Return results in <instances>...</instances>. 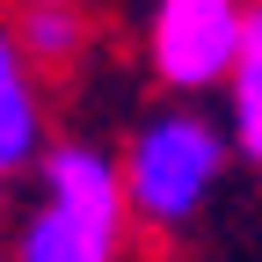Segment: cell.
Masks as SVG:
<instances>
[{
    "instance_id": "1",
    "label": "cell",
    "mask_w": 262,
    "mask_h": 262,
    "mask_svg": "<svg viewBox=\"0 0 262 262\" xmlns=\"http://www.w3.org/2000/svg\"><path fill=\"white\" fill-rule=\"evenodd\" d=\"M37 204H29L15 255L22 262H117L131 248V211H124V175L102 146L88 139H44L37 160Z\"/></svg>"
},
{
    "instance_id": "2",
    "label": "cell",
    "mask_w": 262,
    "mask_h": 262,
    "mask_svg": "<svg viewBox=\"0 0 262 262\" xmlns=\"http://www.w3.org/2000/svg\"><path fill=\"white\" fill-rule=\"evenodd\" d=\"M226 168H233L226 124H211L204 110H160V117H146L139 131H131V146L117 153L131 233L182 241L189 226L211 211Z\"/></svg>"
},
{
    "instance_id": "3",
    "label": "cell",
    "mask_w": 262,
    "mask_h": 262,
    "mask_svg": "<svg viewBox=\"0 0 262 262\" xmlns=\"http://www.w3.org/2000/svg\"><path fill=\"white\" fill-rule=\"evenodd\" d=\"M262 29L255 0H153L146 15V66L168 95H204L233 66V51Z\"/></svg>"
},
{
    "instance_id": "4",
    "label": "cell",
    "mask_w": 262,
    "mask_h": 262,
    "mask_svg": "<svg viewBox=\"0 0 262 262\" xmlns=\"http://www.w3.org/2000/svg\"><path fill=\"white\" fill-rule=\"evenodd\" d=\"M8 44L29 73H66L88 51V15L80 0H8Z\"/></svg>"
},
{
    "instance_id": "5",
    "label": "cell",
    "mask_w": 262,
    "mask_h": 262,
    "mask_svg": "<svg viewBox=\"0 0 262 262\" xmlns=\"http://www.w3.org/2000/svg\"><path fill=\"white\" fill-rule=\"evenodd\" d=\"M44 146V88L0 29V175H22Z\"/></svg>"
},
{
    "instance_id": "6",
    "label": "cell",
    "mask_w": 262,
    "mask_h": 262,
    "mask_svg": "<svg viewBox=\"0 0 262 262\" xmlns=\"http://www.w3.org/2000/svg\"><path fill=\"white\" fill-rule=\"evenodd\" d=\"M219 88H226V146H233V160H255L262 153V29L233 51Z\"/></svg>"
},
{
    "instance_id": "7",
    "label": "cell",
    "mask_w": 262,
    "mask_h": 262,
    "mask_svg": "<svg viewBox=\"0 0 262 262\" xmlns=\"http://www.w3.org/2000/svg\"><path fill=\"white\" fill-rule=\"evenodd\" d=\"M0 219H8V175H0Z\"/></svg>"
}]
</instances>
